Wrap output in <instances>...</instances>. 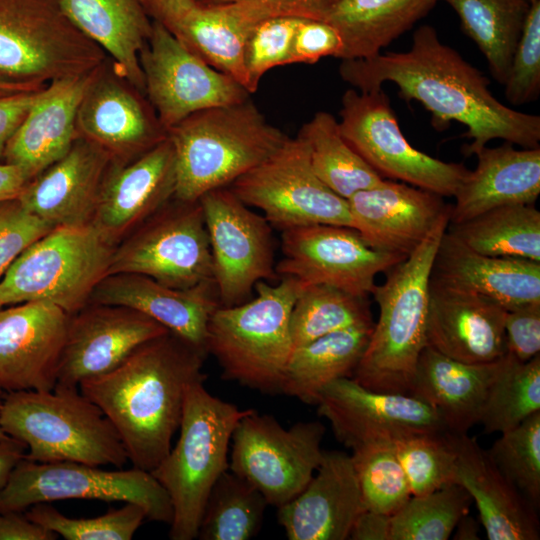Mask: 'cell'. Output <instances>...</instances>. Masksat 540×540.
Masks as SVG:
<instances>
[{"instance_id":"cell-10","label":"cell","mask_w":540,"mask_h":540,"mask_svg":"<svg viewBox=\"0 0 540 540\" xmlns=\"http://www.w3.org/2000/svg\"><path fill=\"white\" fill-rule=\"evenodd\" d=\"M67 499L136 503L155 522L170 524L173 517L166 490L149 471L135 467L104 470L79 462L25 458L0 489V512H24L38 503Z\"/></svg>"},{"instance_id":"cell-29","label":"cell","mask_w":540,"mask_h":540,"mask_svg":"<svg viewBox=\"0 0 540 540\" xmlns=\"http://www.w3.org/2000/svg\"><path fill=\"white\" fill-rule=\"evenodd\" d=\"M453 439L454 483L462 486L475 503L487 538L538 540L536 508L499 471L475 438L467 433H453Z\"/></svg>"},{"instance_id":"cell-13","label":"cell","mask_w":540,"mask_h":540,"mask_svg":"<svg viewBox=\"0 0 540 540\" xmlns=\"http://www.w3.org/2000/svg\"><path fill=\"white\" fill-rule=\"evenodd\" d=\"M133 273L188 289L213 281L212 256L198 201L173 197L114 248L109 274Z\"/></svg>"},{"instance_id":"cell-16","label":"cell","mask_w":540,"mask_h":540,"mask_svg":"<svg viewBox=\"0 0 540 540\" xmlns=\"http://www.w3.org/2000/svg\"><path fill=\"white\" fill-rule=\"evenodd\" d=\"M145 96L167 131L188 116L250 98L237 81L210 66L165 25L153 20L140 53Z\"/></svg>"},{"instance_id":"cell-47","label":"cell","mask_w":540,"mask_h":540,"mask_svg":"<svg viewBox=\"0 0 540 540\" xmlns=\"http://www.w3.org/2000/svg\"><path fill=\"white\" fill-rule=\"evenodd\" d=\"M26 515L66 540H130L147 519L144 508L132 502L92 518L68 517L50 503L29 507Z\"/></svg>"},{"instance_id":"cell-64","label":"cell","mask_w":540,"mask_h":540,"mask_svg":"<svg viewBox=\"0 0 540 540\" xmlns=\"http://www.w3.org/2000/svg\"><path fill=\"white\" fill-rule=\"evenodd\" d=\"M2 306H3V305L0 303V308H2Z\"/></svg>"},{"instance_id":"cell-42","label":"cell","mask_w":540,"mask_h":540,"mask_svg":"<svg viewBox=\"0 0 540 540\" xmlns=\"http://www.w3.org/2000/svg\"><path fill=\"white\" fill-rule=\"evenodd\" d=\"M538 411L540 354L520 362L507 352L488 389L479 423L485 433H503Z\"/></svg>"},{"instance_id":"cell-27","label":"cell","mask_w":540,"mask_h":540,"mask_svg":"<svg viewBox=\"0 0 540 540\" xmlns=\"http://www.w3.org/2000/svg\"><path fill=\"white\" fill-rule=\"evenodd\" d=\"M89 303L138 310L207 354L208 323L220 306L213 281L178 289L133 273L105 276L95 287Z\"/></svg>"},{"instance_id":"cell-11","label":"cell","mask_w":540,"mask_h":540,"mask_svg":"<svg viewBox=\"0 0 540 540\" xmlns=\"http://www.w3.org/2000/svg\"><path fill=\"white\" fill-rule=\"evenodd\" d=\"M339 115L344 139L384 179L450 197L468 172L462 163L445 162L413 147L382 88L348 89Z\"/></svg>"},{"instance_id":"cell-21","label":"cell","mask_w":540,"mask_h":540,"mask_svg":"<svg viewBox=\"0 0 540 540\" xmlns=\"http://www.w3.org/2000/svg\"><path fill=\"white\" fill-rule=\"evenodd\" d=\"M69 316L41 301L0 308V387L5 392L54 389Z\"/></svg>"},{"instance_id":"cell-48","label":"cell","mask_w":540,"mask_h":540,"mask_svg":"<svg viewBox=\"0 0 540 540\" xmlns=\"http://www.w3.org/2000/svg\"><path fill=\"white\" fill-rule=\"evenodd\" d=\"M303 18L274 16L260 22L250 34L244 50L248 92H256L271 69L290 64L296 28Z\"/></svg>"},{"instance_id":"cell-57","label":"cell","mask_w":540,"mask_h":540,"mask_svg":"<svg viewBox=\"0 0 540 540\" xmlns=\"http://www.w3.org/2000/svg\"><path fill=\"white\" fill-rule=\"evenodd\" d=\"M152 20L171 30L196 4L195 0H140Z\"/></svg>"},{"instance_id":"cell-35","label":"cell","mask_w":540,"mask_h":540,"mask_svg":"<svg viewBox=\"0 0 540 540\" xmlns=\"http://www.w3.org/2000/svg\"><path fill=\"white\" fill-rule=\"evenodd\" d=\"M438 1L339 0L326 19L342 39L339 59H366L381 53Z\"/></svg>"},{"instance_id":"cell-38","label":"cell","mask_w":540,"mask_h":540,"mask_svg":"<svg viewBox=\"0 0 540 540\" xmlns=\"http://www.w3.org/2000/svg\"><path fill=\"white\" fill-rule=\"evenodd\" d=\"M448 230L480 254L540 262V211L535 204L497 207Z\"/></svg>"},{"instance_id":"cell-26","label":"cell","mask_w":540,"mask_h":540,"mask_svg":"<svg viewBox=\"0 0 540 540\" xmlns=\"http://www.w3.org/2000/svg\"><path fill=\"white\" fill-rule=\"evenodd\" d=\"M363 510L351 455L324 451L306 487L277 508V520L289 540H346Z\"/></svg>"},{"instance_id":"cell-6","label":"cell","mask_w":540,"mask_h":540,"mask_svg":"<svg viewBox=\"0 0 540 540\" xmlns=\"http://www.w3.org/2000/svg\"><path fill=\"white\" fill-rule=\"evenodd\" d=\"M203 383L195 381L188 387L178 440L151 471L171 501L172 540L197 538L208 495L220 475L229 469L233 431L251 410L213 396Z\"/></svg>"},{"instance_id":"cell-17","label":"cell","mask_w":540,"mask_h":540,"mask_svg":"<svg viewBox=\"0 0 540 540\" xmlns=\"http://www.w3.org/2000/svg\"><path fill=\"white\" fill-rule=\"evenodd\" d=\"M278 277L304 287L327 285L357 296L371 294L375 279L404 260L370 246L348 226L313 224L282 230Z\"/></svg>"},{"instance_id":"cell-20","label":"cell","mask_w":540,"mask_h":540,"mask_svg":"<svg viewBox=\"0 0 540 540\" xmlns=\"http://www.w3.org/2000/svg\"><path fill=\"white\" fill-rule=\"evenodd\" d=\"M169 330L130 307L88 303L69 316L56 385L78 387L107 373L139 346Z\"/></svg>"},{"instance_id":"cell-49","label":"cell","mask_w":540,"mask_h":540,"mask_svg":"<svg viewBox=\"0 0 540 540\" xmlns=\"http://www.w3.org/2000/svg\"><path fill=\"white\" fill-rule=\"evenodd\" d=\"M514 106L537 100L540 93V0L531 4L504 82Z\"/></svg>"},{"instance_id":"cell-51","label":"cell","mask_w":540,"mask_h":540,"mask_svg":"<svg viewBox=\"0 0 540 540\" xmlns=\"http://www.w3.org/2000/svg\"><path fill=\"white\" fill-rule=\"evenodd\" d=\"M342 39L326 20L303 18L293 39L290 64H313L324 57H340Z\"/></svg>"},{"instance_id":"cell-40","label":"cell","mask_w":540,"mask_h":540,"mask_svg":"<svg viewBox=\"0 0 540 540\" xmlns=\"http://www.w3.org/2000/svg\"><path fill=\"white\" fill-rule=\"evenodd\" d=\"M267 505L256 488L228 469L208 495L197 538L249 540L260 531Z\"/></svg>"},{"instance_id":"cell-5","label":"cell","mask_w":540,"mask_h":540,"mask_svg":"<svg viewBox=\"0 0 540 540\" xmlns=\"http://www.w3.org/2000/svg\"><path fill=\"white\" fill-rule=\"evenodd\" d=\"M0 425L25 445L27 460L116 468L129 461L110 420L78 387L6 392Z\"/></svg>"},{"instance_id":"cell-18","label":"cell","mask_w":540,"mask_h":540,"mask_svg":"<svg viewBox=\"0 0 540 540\" xmlns=\"http://www.w3.org/2000/svg\"><path fill=\"white\" fill-rule=\"evenodd\" d=\"M316 405L336 439L352 450L372 442L448 431L433 407L419 398L409 393L374 391L353 377L327 385Z\"/></svg>"},{"instance_id":"cell-44","label":"cell","mask_w":540,"mask_h":540,"mask_svg":"<svg viewBox=\"0 0 540 540\" xmlns=\"http://www.w3.org/2000/svg\"><path fill=\"white\" fill-rule=\"evenodd\" d=\"M352 451L364 510L396 513L412 494L394 442H372Z\"/></svg>"},{"instance_id":"cell-59","label":"cell","mask_w":540,"mask_h":540,"mask_svg":"<svg viewBox=\"0 0 540 540\" xmlns=\"http://www.w3.org/2000/svg\"><path fill=\"white\" fill-rule=\"evenodd\" d=\"M26 454L25 445L8 437L0 440V489L7 483L16 465L24 459Z\"/></svg>"},{"instance_id":"cell-32","label":"cell","mask_w":540,"mask_h":540,"mask_svg":"<svg viewBox=\"0 0 540 540\" xmlns=\"http://www.w3.org/2000/svg\"><path fill=\"white\" fill-rule=\"evenodd\" d=\"M477 165L468 170L450 206L449 224H460L491 209L535 204L540 194V147L516 149L505 142L474 153Z\"/></svg>"},{"instance_id":"cell-7","label":"cell","mask_w":540,"mask_h":540,"mask_svg":"<svg viewBox=\"0 0 540 540\" xmlns=\"http://www.w3.org/2000/svg\"><path fill=\"white\" fill-rule=\"evenodd\" d=\"M259 281L255 296L234 305L219 306L211 315L207 352L222 369V378L265 394L281 393L283 374L293 344L290 315L304 287L297 279Z\"/></svg>"},{"instance_id":"cell-52","label":"cell","mask_w":540,"mask_h":540,"mask_svg":"<svg viewBox=\"0 0 540 540\" xmlns=\"http://www.w3.org/2000/svg\"><path fill=\"white\" fill-rule=\"evenodd\" d=\"M504 329L507 352L518 361L540 354V302L506 311Z\"/></svg>"},{"instance_id":"cell-46","label":"cell","mask_w":540,"mask_h":540,"mask_svg":"<svg viewBox=\"0 0 540 540\" xmlns=\"http://www.w3.org/2000/svg\"><path fill=\"white\" fill-rule=\"evenodd\" d=\"M506 479L535 507L540 503V411L501 436L486 450Z\"/></svg>"},{"instance_id":"cell-39","label":"cell","mask_w":540,"mask_h":540,"mask_svg":"<svg viewBox=\"0 0 540 540\" xmlns=\"http://www.w3.org/2000/svg\"><path fill=\"white\" fill-rule=\"evenodd\" d=\"M298 136L307 145L315 174L340 197L347 200L384 179L344 139L332 114L315 113Z\"/></svg>"},{"instance_id":"cell-58","label":"cell","mask_w":540,"mask_h":540,"mask_svg":"<svg viewBox=\"0 0 540 540\" xmlns=\"http://www.w3.org/2000/svg\"><path fill=\"white\" fill-rule=\"evenodd\" d=\"M30 180L21 168L0 163V202L17 198Z\"/></svg>"},{"instance_id":"cell-15","label":"cell","mask_w":540,"mask_h":540,"mask_svg":"<svg viewBox=\"0 0 540 540\" xmlns=\"http://www.w3.org/2000/svg\"><path fill=\"white\" fill-rule=\"evenodd\" d=\"M199 202L220 306L244 303L252 298L257 282L279 278L270 223L229 187L211 190Z\"/></svg>"},{"instance_id":"cell-41","label":"cell","mask_w":540,"mask_h":540,"mask_svg":"<svg viewBox=\"0 0 540 540\" xmlns=\"http://www.w3.org/2000/svg\"><path fill=\"white\" fill-rule=\"evenodd\" d=\"M374 323L367 296L327 285L302 288L290 315L293 348L340 330Z\"/></svg>"},{"instance_id":"cell-31","label":"cell","mask_w":540,"mask_h":540,"mask_svg":"<svg viewBox=\"0 0 540 540\" xmlns=\"http://www.w3.org/2000/svg\"><path fill=\"white\" fill-rule=\"evenodd\" d=\"M93 72L42 89L8 142L5 163L21 168L32 180L69 151L78 137L77 111Z\"/></svg>"},{"instance_id":"cell-36","label":"cell","mask_w":540,"mask_h":540,"mask_svg":"<svg viewBox=\"0 0 540 540\" xmlns=\"http://www.w3.org/2000/svg\"><path fill=\"white\" fill-rule=\"evenodd\" d=\"M374 323L327 334L293 348L284 370L281 393L316 405L330 383L353 377Z\"/></svg>"},{"instance_id":"cell-14","label":"cell","mask_w":540,"mask_h":540,"mask_svg":"<svg viewBox=\"0 0 540 540\" xmlns=\"http://www.w3.org/2000/svg\"><path fill=\"white\" fill-rule=\"evenodd\" d=\"M228 187L281 231L313 224L351 227L347 200L318 178L298 135L287 136L270 156Z\"/></svg>"},{"instance_id":"cell-60","label":"cell","mask_w":540,"mask_h":540,"mask_svg":"<svg viewBox=\"0 0 540 540\" xmlns=\"http://www.w3.org/2000/svg\"><path fill=\"white\" fill-rule=\"evenodd\" d=\"M479 523L469 514L464 515L457 523L454 538L458 540H478Z\"/></svg>"},{"instance_id":"cell-63","label":"cell","mask_w":540,"mask_h":540,"mask_svg":"<svg viewBox=\"0 0 540 540\" xmlns=\"http://www.w3.org/2000/svg\"><path fill=\"white\" fill-rule=\"evenodd\" d=\"M530 3H534L536 1H539V0H528Z\"/></svg>"},{"instance_id":"cell-8","label":"cell","mask_w":540,"mask_h":540,"mask_svg":"<svg viewBox=\"0 0 540 540\" xmlns=\"http://www.w3.org/2000/svg\"><path fill=\"white\" fill-rule=\"evenodd\" d=\"M114 248L92 224L54 227L6 271L0 303L47 302L72 315L108 275Z\"/></svg>"},{"instance_id":"cell-33","label":"cell","mask_w":540,"mask_h":540,"mask_svg":"<svg viewBox=\"0 0 540 540\" xmlns=\"http://www.w3.org/2000/svg\"><path fill=\"white\" fill-rule=\"evenodd\" d=\"M502 357L490 363H465L425 346L408 393L433 407L448 431L467 433L479 423Z\"/></svg>"},{"instance_id":"cell-1","label":"cell","mask_w":540,"mask_h":540,"mask_svg":"<svg viewBox=\"0 0 540 540\" xmlns=\"http://www.w3.org/2000/svg\"><path fill=\"white\" fill-rule=\"evenodd\" d=\"M341 61L340 76L354 89L367 92L392 82L402 99L418 101L431 113L436 130L446 129L452 121L465 125L463 136L472 139L462 147L466 156L493 139L521 148L540 147V117L501 103L483 72L444 44L430 25L414 32L407 51Z\"/></svg>"},{"instance_id":"cell-43","label":"cell","mask_w":540,"mask_h":540,"mask_svg":"<svg viewBox=\"0 0 540 540\" xmlns=\"http://www.w3.org/2000/svg\"><path fill=\"white\" fill-rule=\"evenodd\" d=\"M471 504L468 492L456 483L411 496L390 517V540H447Z\"/></svg>"},{"instance_id":"cell-56","label":"cell","mask_w":540,"mask_h":540,"mask_svg":"<svg viewBox=\"0 0 540 540\" xmlns=\"http://www.w3.org/2000/svg\"><path fill=\"white\" fill-rule=\"evenodd\" d=\"M391 515L363 510L349 534L352 540H390Z\"/></svg>"},{"instance_id":"cell-37","label":"cell","mask_w":540,"mask_h":540,"mask_svg":"<svg viewBox=\"0 0 540 540\" xmlns=\"http://www.w3.org/2000/svg\"><path fill=\"white\" fill-rule=\"evenodd\" d=\"M484 55L492 77L504 84L530 10L528 0H443Z\"/></svg>"},{"instance_id":"cell-9","label":"cell","mask_w":540,"mask_h":540,"mask_svg":"<svg viewBox=\"0 0 540 540\" xmlns=\"http://www.w3.org/2000/svg\"><path fill=\"white\" fill-rule=\"evenodd\" d=\"M108 59L57 0H0V77L47 85L82 76Z\"/></svg>"},{"instance_id":"cell-22","label":"cell","mask_w":540,"mask_h":540,"mask_svg":"<svg viewBox=\"0 0 540 540\" xmlns=\"http://www.w3.org/2000/svg\"><path fill=\"white\" fill-rule=\"evenodd\" d=\"M175 155L168 137L123 163L112 162L92 225L113 246L175 196Z\"/></svg>"},{"instance_id":"cell-54","label":"cell","mask_w":540,"mask_h":540,"mask_svg":"<svg viewBox=\"0 0 540 540\" xmlns=\"http://www.w3.org/2000/svg\"><path fill=\"white\" fill-rule=\"evenodd\" d=\"M57 535L30 520L26 513L0 512V540H55Z\"/></svg>"},{"instance_id":"cell-53","label":"cell","mask_w":540,"mask_h":540,"mask_svg":"<svg viewBox=\"0 0 540 540\" xmlns=\"http://www.w3.org/2000/svg\"><path fill=\"white\" fill-rule=\"evenodd\" d=\"M42 89L0 97V158Z\"/></svg>"},{"instance_id":"cell-4","label":"cell","mask_w":540,"mask_h":540,"mask_svg":"<svg viewBox=\"0 0 540 540\" xmlns=\"http://www.w3.org/2000/svg\"><path fill=\"white\" fill-rule=\"evenodd\" d=\"M176 166L175 198L198 201L230 186L286 139L247 99L198 111L167 130Z\"/></svg>"},{"instance_id":"cell-45","label":"cell","mask_w":540,"mask_h":540,"mask_svg":"<svg viewBox=\"0 0 540 540\" xmlns=\"http://www.w3.org/2000/svg\"><path fill=\"white\" fill-rule=\"evenodd\" d=\"M412 496L454 483L456 448L450 431L414 434L394 442Z\"/></svg>"},{"instance_id":"cell-30","label":"cell","mask_w":540,"mask_h":540,"mask_svg":"<svg viewBox=\"0 0 540 540\" xmlns=\"http://www.w3.org/2000/svg\"><path fill=\"white\" fill-rule=\"evenodd\" d=\"M274 16L294 15L283 7L261 1L196 3L170 31L206 63L248 91L246 42L260 22Z\"/></svg>"},{"instance_id":"cell-62","label":"cell","mask_w":540,"mask_h":540,"mask_svg":"<svg viewBox=\"0 0 540 540\" xmlns=\"http://www.w3.org/2000/svg\"><path fill=\"white\" fill-rule=\"evenodd\" d=\"M5 395H6V392L0 387V415H1L2 405H3L4 399H5ZM8 437L9 436L6 435L3 432L2 428H1V425H0V440L8 438Z\"/></svg>"},{"instance_id":"cell-24","label":"cell","mask_w":540,"mask_h":540,"mask_svg":"<svg viewBox=\"0 0 540 540\" xmlns=\"http://www.w3.org/2000/svg\"><path fill=\"white\" fill-rule=\"evenodd\" d=\"M506 311L487 297L430 280L426 346L465 363L496 361L507 353Z\"/></svg>"},{"instance_id":"cell-50","label":"cell","mask_w":540,"mask_h":540,"mask_svg":"<svg viewBox=\"0 0 540 540\" xmlns=\"http://www.w3.org/2000/svg\"><path fill=\"white\" fill-rule=\"evenodd\" d=\"M53 228L17 198L0 202V280L24 250Z\"/></svg>"},{"instance_id":"cell-2","label":"cell","mask_w":540,"mask_h":540,"mask_svg":"<svg viewBox=\"0 0 540 540\" xmlns=\"http://www.w3.org/2000/svg\"><path fill=\"white\" fill-rule=\"evenodd\" d=\"M207 355L168 331L113 370L80 382L118 432L133 467L151 472L168 454L188 387L207 377Z\"/></svg>"},{"instance_id":"cell-3","label":"cell","mask_w":540,"mask_h":540,"mask_svg":"<svg viewBox=\"0 0 540 540\" xmlns=\"http://www.w3.org/2000/svg\"><path fill=\"white\" fill-rule=\"evenodd\" d=\"M443 215L420 245L385 272L371 295L379 307L369 341L353 378L374 391L408 393L426 346L431 273L437 248L450 222Z\"/></svg>"},{"instance_id":"cell-25","label":"cell","mask_w":540,"mask_h":540,"mask_svg":"<svg viewBox=\"0 0 540 540\" xmlns=\"http://www.w3.org/2000/svg\"><path fill=\"white\" fill-rule=\"evenodd\" d=\"M110 155L78 136L69 151L28 182L22 206L53 227L91 224Z\"/></svg>"},{"instance_id":"cell-19","label":"cell","mask_w":540,"mask_h":540,"mask_svg":"<svg viewBox=\"0 0 540 540\" xmlns=\"http://www.w3.org/2000/svg\"><path fill=\"white\" fill-rule=\"evenodd\" d=\"M145 97L108 58L92 73L79 104L78 136L98 145L113 162L137 158L167 138Z\"/></svg>"},{"instance_id":"cell-61","label":"cell","mask_w":540,"mask_h":540,"mask_svg":"<svg viewBox=\"0 0 540 540\" xmlns=\"http://www.w3.org/2000/svg\"><path fill=\"white\" fill-rule=\"evenodd\" d=\"M48 85V84H47ZM46 85L32 82H19L0 77V97L15 93L42 89Z\"/></svg>"},{"instance_id":"cell-55","label":"cell","mask_w":540,"mask_h":540,"mask_svg":"<svg viewBox=\"0 0 540 540\" xmlns=\"http://www.w3.org/2000/svg\"><path fill=\"white\" fill-rule=\"evenodd\" d=\"M235 1H261L289 10L299 18L326 20L339 0H195L201 5H213Z\"/></svg>"},{"instance_id":"cell-12","label":"cell","mask_w":540,"mask_h":540,"mask_svg":"<svg viewBox=\"0 0 540 540\" xmlns=\"http://www.w3.org/2000/svg\"><path fill=\"white\" fill-rule=\"evenodd\" d=\"M325 427L298 422L285 429L272 415L251 409L231 438L229 470L246 480L276 508L295 498L322 462Z\"/></svg>"},{"instance_id":"cell-28","label":"cell","mask_w":540,"mask_h":540,"mask_svg":"<svg viewBox=\"0 0 540 540\" xmlns=\"http://www.w3.org/2000/svg\"><path fill=\"white\" fill-rule=\"evenodd\" d=\"M431 280L487 297L507 311L540 302V262L480 254L448 228L437 248Z\"/></svg>"},{"instance_id":"cell-23","label":"cell","mask_w":540,"mask_h":540,"mask_svg":"<svg viewBox=\"0 0 540 540\" xmlns=\"http://www.w3.org/2000/svg\"><path fill=\"white\" fill-rule=\"evenodd\" d=\"M351 227L372 247L407 258L443 215V197L395 180L383 179L347 199Z\"/></svg>"},{"instance_id":"cell-34","label":"cell","mask_w":540,"mask_h":540,"mask_svg":"<svg viewBox=\"0 0 540 540\" xmlns=\"http://www.w3.org/2000/svg\"><path fill=\"white\" fill-rule=\"evenodd\" d=\"M68 20L100 47L118 72L145 95L140 53L153 20L140 0H57Z\"/></svg>"}]
</instances>
